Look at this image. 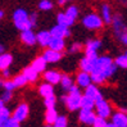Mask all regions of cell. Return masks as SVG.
<instances>
[{
	"label": "cell",
	"instance_id": "obj_7",
	"mask_svg": "<svg viewBox=\"0 0 127 127\" xmlns=\"http://www.w3.org/2000/svg\"><path fill=\"white\" fill-rule=\"evenodd\" d=\"M96 58H98V55H85L84 58H81V61H80V63H78L80 69L91 73L93 69H94Z\"/></svg>",
	"mask_w": 127,
	"mask_h": 127
},
{
	"label": "cell",
	"instance_id": "obj_12",
	"mask_svg": "<svg viewBox=\"0 0 127 127\" xmlns=\"http://www.w3.org/2000/svg\"><path fill=\"white\" fill-rule=\"evenodd\" d=\"M101 48V40L90 39L86 41L85 45V55H98V50Z\"/></svg>",
	"mask_w": 127,
	"mask_h": 127
},
{
	"label": "cell",
	"instance_id": "obj_46",
	"mask_svg": "<svg viewBox=\"0 0 127 127\" xmlns=\"http://www.w3.org/2000/svg\"><path fill=\"white\" fill-rule=\"evenodd\" d=\"M108 127H117V126H114L113 123H109V125H108Z\"/></svg>",
	"mask_w": 127,
	"mask_h": 127
},
{
	"label": "cell",
	"instance_id": "obj_39",
	"mask_svg": "<svg viewBox=\"0 0 127 127\" xmlns=\"http://www.w3.org/2000/svg\"><path fill=\"white\" fill-rule=\"evenodd\" d=\"M37 21H39V14L36 12H32L30 14V22H31V25H32V28L37 26Z\"/></svg>",
	"mask_w": 127,
	"mask_h": 127
},
{
	"label": "cell",
	"instance_id": "obj_1",
	"mask_svg": "<svg viewBox=\"0 0 127 127\" xmlns=\"http://www.w3.org/2000/svg\"><path fill=\"white\" fill-rule=\"evenodd\" d=\"M67 93H68V94L61 96V100L67 107V109H68L69 112L80 110V108H81V96H82L80 87L74 84V85L71 86V89Z\"/></svg>",
	"mask_w": 127,
	"mask_h": 127
},
{
	"label": "cell",
	"instance_id": "obj_32",
	"mask_svg": "<svg viewBox=\"0 0 127 127\" xmlns=\"http://www.w3.org/2000/svg\"><path fill=\"white\" fill-rule=\"evenodd\" d=\"M53 127H68V118H67L65 116H61L59 114L58 118L55 119V122L51 125Z\"/></svg>",
	"mask_w": 127,
	"mask_h": 127
},
{
	"label": "cell",
	"instance_id": "obj_13",
	"mask_svg": "<svg viewBox=\"0 0 127 127\" xmlns=\"http://www.w3.org/2000/svg\"><path fill=\"white\" fill-rule=\"evenodd\" d=\"M112 26H113V31L116 33V36L119 39V36H121L125 31H126V25L123 22V18L119 16V14H117V16H114L113 18H112Z\"/></svg>",
	"mask_w": 127,
	"mask_h": 127
},
{
	"label": "cell",
	"instance_id": "obj_34",
	"mask_svg": "<svg viewBox=\"0 0 127 127\" xmlns=\"http://www.w3.org/2000/svg\"><path fill=\"white\" fill-rule=\"evenodd\" d=\"M44 105L46 108H55L57 105V96L55 95H50L48 98H44Z\"/></svg>",
	"mask_w": 127,
	"mask_h": 127
},
{
	"label": "cell",
	"instance_id": "obj_21",
	"mask_svg": "<svg viewBox=\"0 0 127 127\" xmlns=\"http://www.w3.org/2000/svg\"><path fill=\"white\" fill-rule=\"evenodd\" d=\"M13 63V55L10 53H4L0 54V71L6 69V68H10V65Z\"/></svg>",
	"mask_w": 127,
	"mask_h": 127
},
{
	"label": "cell",
	"instance_id": "obj_19",
	"mask_svg": "<svg viewBox=\"0 0 127 127\" xmlns=\"http://www.w3.org/2000/svg\"><path fill=\"white\" fill-rule=\"evenodd\" d=\"M48 48L53 49L55 51H63L65 49V39H61V37H51Z\"/></svg>",
	"mask_w": 127,
	"mask_h": 127
},
{
	"label": "cell",
	"instance_id": "obj_24",
	"mask_svg": "<svg viewBox=\"0 0 127 127\" xmlns=\"http://www.w3.org/2000/svg\"><path fill=\"white\" fill-rule=\"evenodd\" d=\"M101 19L104 23L107 25H110L112 23V18H113V16H112V9L110 6L108 4H103L101 5Z\"/></svg>",
	"mask_w": 127,
	"mask_h": 127
},
{
	"label": "cell",
	"instance_id": "obj_38",
	"mask_svg": "<svg viewBox=\"0 0 127 127\" xmlns=\"http://www.w3.org/2000/svg\"><path fill=\"white\" fill-rule=\"evenodd\" d=\"M81 50H82V44L81 42H73L72 45L69 46V49H68L69 53H73V54L78 53V51H81Z\"/></svg>",
	"mask_w": 127,
	"mask_h": 127
},
{
	"label": "cell",
	"instance_id": "obj_25",
	"mask_svg": "<svg viewBox=\"0 0 127 127\" xmlns=\"http://www.w3.org/2000/svg\"><path fill=\"white\" fill-rule=\"evenodd\" d=\"M59 85L62 86V90L67 93V91H68L69 89H71V86L74 85V81H73V78L69 76V74H62Z\"/></svg>",
	"mask_w": 127,
	"mask_h": 127
},
{
	"label": "cell",
	"instance_id": "obj_18",
	"mask_svg": "<svg viewBox=\"0 0 127 127\" xmlns=\"http://www.w3.org/2000/svg\"><path fill=\"white\" fill-rule=\"evenodd\" d=\"M31 67L37 72V73H42L46 69V67H48V63H46V61L44 59V57L42 55H39V57H36L33 61H32V63H31Z\"/></svg>",
	"mask_w": 127,
	"mask_h": 127
},
{
	"label": "cell",
	"instance_id": "obj_20",
	"mask_svg": "<svg viewBox=\"0 0 127 127\" xmlns=\"http://www.w3.org/2000/svg\"><path fill=\"white\" fill-rule=\"evenodd\" d=\"M22 74L26 77L27 82H31V84H33V82H36L37 80H39V76H40V73H37L31 65H28L26 67V68L22 71Z\"/></svg>",
	"mask_w": 127,
	"mask_h": 127
},
{
	"label": "cell",
	"instance_id": "obj_11",
	"mask_svg": "<svg viewBox=\"0 0 127 127\" xmlns=\"http://www.w3.org/2000/svg\"><path fill=\"white\" fill-rule=\"evenodd\" d=\"M19 40H21L22 44H25L26 46H33V45H36V33L32 31V28L21 31Z\"/></svg>",
	"mask_w": 127,
	"mask_h": 127
},
{
	"label": "cell",
	"instance_id": "obj_15",
	"mask_svg": "<svg viewBox=\"0 0 127 127\" xmlns=\"http://www.w3.org/2000/svg\"><path fill=\"white\" fill-rule=\"evenodd\" d=\"M51 40V35L49 30H41L36 33V44H39L41 48H48Z\"/></svg>",
	"mask_w": 127,
	"mask_h": 127
},
{
	"label": "cell",
	"instance_id": "obj_50",
	"mask_svg": "<svg viewBox=\"0 0 127 127\" xmlns=\"http://www.w3.org/2000/svg\"><path fill=\"white\" fill-rule=\"evenodd\" d=\"M65 1H71V0H65Z\"/></svg>",
	"mask_w": 127,
	"mask_h": 127
},
{
	"label": "cell",
	"instance_id": "obj_16",
	"mask_svg": "<svg viewBox=\"0 0 127 127\" xmlns=\"http://www.w3.org/2000/svg\"><path fill=\"white\" fill-rule=\"evenodd\" d=\"M112 123L117 127H125L127 126V113L123 110L116 112V113L112 116Z\"/></svg>",
	"mask_w": 127,
	"mask_h": 127
},
{
	"label": "cell",
	"instance_id": "obj_3",
	"mask_svg": "<svg viewBox=\"0 0 127 127\" xmlns=\"http://www.w3.org/2000/svg\"><path fill=\"white\" fill-rule=\"evenodd\" d=\"M81 23H82V26H84L85 28L95 31V30H100L103 27L104 22H103V19H101V17L99 16V14L89 13V14H86V16L82 17Z\"/></svg>",
	"mask_w": 127,
	"mask_h": 127
},
{
	"label": "cell",
	"instance_id": "obj_10",
	"mask_svg": "<svg viewBox=\"0 0 127 127\" xmlns=\"http://www.w3.org/2000/svg\"><path fill=\"white\" fill-rule=\"evenodd\" d=\"M49 32L51 35V37H61V39H67V37L71 36V30L69 27H64L61 25H54L49 30Z\"/></svg>",
	"mask_w": 127,
	"mask_h": 127
},
{
	"label": "cell",
	"instance_id": "obj_45",
	"mask_svg": "<svg viewBox=\"0 0 127 127\" xmlns=\"http://www.w3.org/2000/svg\"><path fill=\"white\" fill-rule=\"evenodd\" d=\"M4 18V10H0V19Z\"/></svg>",
	"mask_w": 127,
	"mask_h": 127
},
{
	"label": "cell",
	"instance_id": "obj_41",
	"mask_svg": "<svg viewBox=\"0 0 127 127\" xmlns=\"http://www.w3.org/2000/svg\"><path fill=\"white\" fill-rule=\"evenodd\" d=\"M119 40H121V42L123 44V45L127 46V30H126V31H125L121 36H119Z\"/></svg>",
	"mask_w": 127,
	"mask_h": 127
},
{
	"label": "cell",
	"instance_id": "obj_37",
	"mask_svg": "<svg viewBox=\"0 0 127 127\" xmlns=\"http://www.w3.org/2000/svg\"><path fill=\"white\" fill-rule=\"evenodd\" d=\"M13 98V91H8V90H4L0 95V99H1L4 103H9Z\"/></svg>",
	"mask_w": 127,
	"mask_h": 127
},
{
	"label": "cell",
	"instance_id": "obj_9",
	"mask_svg": "<svg viewBox=\"0 0 127 127\" xmlns=\"http://www.w3.org/2000/svg\"><path fill=\"white\" fill-rule=\"evenodd\" d=\"M42 77L45 80V82L51 85H58L61 82V77H62V73L57 71V69H45L42 72Z\"/></svg>",
	"mask_w": 127,
	"mask_h": 127
},
{
	"label": "cell",
	"instance_id": "obj_6",
	"mask_svg": "<svg viewBox=\"0 0 127 127\" xmlns=\"http://www.w3.org/2000/svg\"><path fill=\"white\" fill-rule=\"evenodd\" d=\"M96 118V113L94 109H84L80 108V113H78V121L81 123H84L86 126H91Z\"/></svg>",
	"mask_w": 127,
	"mask_h": 127
},
{
	"label": "cell",
	"instance_id": "obj_28",
	"mask_svg": "<svg viewBox=\"0 0 127 127\" xmlns=\"http://www.w3.org/2000/svg\"><path fill=\"white\" fill-rule=\"evenodd\" d=\"M95 107V100L91 99L90 96H86V95H82L81 96V108L84 109H94Z\"/></svg>",
	"mask_w": 127,
	"mask_h": 127
},
{
	"label": "cell",
	"instance_id": "obj_48",
	"mask_svg": "<svg viewBox=\"0 0 127 127\" xmlns=\"http://www.w3.org/2000/svg\"><path fill=\"white\" fill-rule=\"evenodd\" d=\"M0 127H4V125H1V123H0Z\"/></svg>",
	"mask_w": 127,
	"mask_h": 127
},
{
	"label": "cell",
	"instance_id": "obj_2",
	"mask_svg": "<svg viewBox=\"0 0 127 127\" xmlns=\"http://www.w3.org/2000/svg\"><path fill=\"white\" fill-rule=\"evenodd\" d=\"M13 23L18 31H25V30H31L32 25L30 22V14L25 8H17L13 12Z\"/></svg>",
	"mask_w": 127,
	"mask_h": 127
},
{
	"label": "cell",
	"instance_id": "obj_49",
	"mask_svg": "<svg viewBox=\"0 0 127 127\" xmlns=\"http://www.w3.org/2000/svg\"><path fill=\"white\" fill-rule=\"evenodd\" d=\"M122 110H123V112H126V113H127V110H125V109H122Z\"/></svg>",
	"mask_w": 127,
	"mask_h": 127
},
{
	"label": "cell",
	"instance_id": "obj_23",
	"mask_svg": "<svg viewBox=\"0 0 127 127\" xmlns=\"http://www.w3.org/2000/svg\"><path fill=\"white\" fill-rule=\"evenodd\" d=\"M59 113L55 108H46L45 112V116H44V119H45V123L46 125H53L55 122V119L58 118Z\"/></svg>",
	"mask_w": 127,
	"mask_h": 127
},
{
	"label": "cell",
	"instance_id": "obj_14",
	"mask_svg": "<svg viewBox=\"0 0 127 127\" xmlns=\"http://www.w3.org/2000/svg\"><path fill=\"white\" fill-rule=\"evenodd\" d=\"M90 84H93L91 81V76L89 72H85V71H80L77 74H76V85L81 89H85Z\"/></svg>",
	"mask_w": 127,
	"mask_h": 127
},
{
	"label": "cell",
	"instance_id": "obj_4",
	"mask_svg": "<svg viewBox=\"0 0 127 127\" xmlns=\"http://www.w3.org/2000/svg\"><path fill=\"white\" fill-rule=\"evenodd\" d=\"M95 113L96 116H99V117H103V118H109L112 116V107H110V104L104 99H99V100H96L95 101Z\"/></svg>",
	"mask_w": 127,
	"mask_h": 127
},
{
	"label": "cell",
	"instance_id": "obj_47",
	"mask_svg": "<svg viewBox=\"0 0 127 127\" xmlns=\"http://www.w3.org/2000/svg\"><path fill=\"white\" fill-rule=\"evenodd\" d=\"M44 127H53V126H51V125H45Z\"/></svg>",
	"mask_w": 127,
	"mask_h": 127
},
{
	"label": "cell",
	"instance_id": "obj_17",
	"mask_svg": "<svg viewBox=\"0 0 127 127\" xmlns=\"http://www.w3.org/2000/svg\"><path fill=\"white\" fill-rule=\"evenodd\" d=\"M84 95L90 96V98L94 99L95 101L103 98V95H101V93H100V90H99L98 85H95V84H90L87 87H85V93H84Z\"/></svg>",
	"mask_w": 127,
	"mask_h": 127
},
{
	"label": "cell",
	"instance_id": "obj_35",
	"mask_svg": "<svg viewBox=\"0 0 127 127\" xmlns=\"http://www.w3.org/2000/svg\"><path fill=\"white\" fill-rule=\"evenodd\" d=\"M108 121H107V118H103V117H99V116H96L95 118V121L94 123L91 125L93 127H108Z\"/></svg>",
	"mask_w": 127,
	"mask_h": 127
},
{
	"label": "cell",
	"instance_id": "obj_51",
	"mask_svg": "<svg viewBox=\"0 0 127 127\" xmlns=\"http://www.w3.org/2000/svg\"><path fill=\"white\" fill-rule=\"evenodd\" d=\"M125 54H126V55H127V51H126V53H125Z\"/></svg>",
	"mask_w": 127,
	"mask_h": 127
},
{
	"label": "cell",
	"instance_id": "obj_8",
	"mask_svg": "<svg viewBox=\"0 0 127 127\" xmlns=\"http://www.w3.org/2000/svg\"><path fill=\"white\" fill-rule=\"evenodd\" d=\"M41 55L44 57V59L46 61L48 64H55L63 58L62 51H55V50L50 49V48H46V50L44 51Z\"/></svg>",
	"mask_w": 127,
	"mask_h": 127
},
{
	"label": "cell",
	"instance_id": "obj_36",
	"mask_svg": "<svg viewBox=\"0 0 127 127\" xmlns=\"http://www.w3.org/2000/svg\"><path fill=\"white\" fill-rule=\"evenodd\" d=\"M3 89H4V90H8V91H14V90H16V86H14L12 80L5 78L4 80V84H3Z\"/></svg>",
	"mask_w": 127,
	"mask_h": 127
},
{
	"label": "cell",
	"instance_id": "obj_5",
	"mask_svg": "<svg viewBox=\"0 0 127 127\" xmlns=\"http://www.w3.org/2000/svg\"><path fill=\"white\" fill-rule=\"evenodd\" d=\"M30 114V107H28V104L27 103H21L18 104V105L16 107V109L13 110V113H12V118L13 119H16L17 122H23L27 119Z\"/></svg>",
	"mask_w": 127,
	"mask_h": 127
},
{
	"label": "cell",
	"instance_id": "obj_29",
	"mask_svg": "<svg viewBox=\"0 0 127 127\" xmlns=\"http://www.w3.org/2000/svg\"><path fill=\"white\" fill-rule=\"evenodd\" d=\"M12 81H13V84H14V86H16V89H18V87H23V86H26L28 82H27V80H26V77L23 76V74H17V76H14L13 78H12Z\"/></svg>",
	"mask_w": 127,
	"mask_h": 127
},
{
	"label": "cell",
	"instance_id": "obj_27",
	"mask_svg": "<svg viewBox=\"0 0 127 127\" xmlns=\"http://www.w3.org/2000/svg\"><path fill=\"white\" fill-rule=\"evenodd\" d=\"M65 13V16L68 17L72 22H74L77 18H78V14H80V10L76 5H69V6H67V9L64 10Z\"/></svg>",
	"mask_w": 127,
	"mask_h": 127
},
{
	"label": "cell",
	"instance_id": "obj_31",
	"mask_svg": "<svg viewBox=\"0 0 127 127\" xmlns=\"http://www.w3.org/2000/svg\"><path fill=\"white\" fill-rule=\"evenodd\" d=\"M39 9L42 10V12H49L54 8V3L51 1V0H40L39 3Z\"/></svg>",
	"mask_w": 127,
	"mask_h": 127
},
{
	"label": "cell",
	"instance_id": "obj_42",
	"mask_svg": "<svg viewBox=\"0 0 127 127\" xmlns=\"http://www.w3.org/2000/svg\"><path fill=\"white\" fill-rule=\"evenodd\" d=\"M0 72H1V77L3 78H9L10 77V68L3 69V71H0Z\"/></svg>",
	"mask_w": 127,
	"mask_h": 127
},
{
	"label": "cell",
	"instance_id": "obj_52",
	"mask_svg": "<svg viewBox=\"0 0 127 127\" xmlns=\"http://www.w3.org/2000/svg\"><path fill=\"white\" fill-rule=\"evenodd\" d=\"M125 127H127V126H125Z\"/></svg>",
	"mask_w": 127,
	"mask_h": 127
},
{
	"label": "cell",
	"instance_id": "obj_43",
	"mask_svg": "<svg viewBox=\"0 0 127 127\" xmlns=\"http://www.w3.org/2000/svg\"><path fill=\"white\" fill-rule=\"evenodd\" d=\"M4 51H5V46L3 45V44H0V54L4 53Z\"/></svg>",
	"mask_w": 127,
	"mask_h": 127
},
{
	"label": "cell",
	"instance_id": "obj_33",
	"mask_svg": "<svg viewBox=\"0 0 127 127\" xmlns=\"http://www.w3.org/2000/svg\"><path fill=\"white\" fill-rule=\"evenodd\" d=\"M114 64L119 68H125L127 69V55L126 54H122V55H118L116 59H114Z\"/></svg>",
	"mask_w": 127,
	"mask_h": 127
},
{
	"label": "cell",
	"instance_id": "obj_30",
	"mask_svg": "<svg viewBox=\"0 0 127 127\" xmlns=\"http://www.w3.org/2000/svg\"><path fill=\"white\" fill-rule=\"evenodd\" d=\"M10 117H12V114H10V110L8 108H6L5 105L0 107V123L4 125Z\"/></svg>",
	"mask_w": 127,
	"mask_h": 127
},
{
	"label": "cell",
	"instance_id": "obj_40",
	"mask_svg": "<svg viewBox=\"0 0 127 127\" xmlns=\"http://www.w3.org/2000/svg\"><path fill=\"white\" fill-rule=\"evenodd\" d=\"M4 127H21V123L17 122L16 119H13L12 117L4 123Z\"/></svg>",
	"mask_w": 127,
	"mask_h": 127
},
{
	"label": "cell",
	"instance_id": "obj_26",
	"mask_svg": "<svg viewBox=\"0 0 127 127\" xmlns=\"http://www.w3.org/2000/svg\"><path fill=\"white\" fill-rule=\"evenodd\" d=\"M57 23L61 25V26H64V27H71V26H73L74 22H72L68 17H67L64 12H59L57 14Z\"/></svg>",
	"mask_w": 127,
	"mask_h": 127
},
{
	"label": "cell",
	"instance_id": "obj_44",
	"mask_svg": "<svg viewBox=\"0 0 127 127\" xmlns=\"http://www.w3.org/2000/svg\"><path fill=\"white\" fill-rule=\"evenodd\" d=\"M4 80H5V78L0 77V87H1V89H3V84H4Z\"/></svg>",
	"mask_w": 127,
	"mask_h": 127
},
{
	"label": "cell",
	"instance_id": "obj_22",
	"mask_svg": "<svg viewBox=\"0 0 127 127\" xmlns=\"http://www.w3.org/2000/svg\"><path fill=\"white\" fill-rule=\"evenodd\" d=\"M39 94L42 98H48L50 95H54V85L48 84V82H44L39 86Z\"/></svg>",
	"mask_w": 127,
	"mask_h": 127
}]
</instances>
